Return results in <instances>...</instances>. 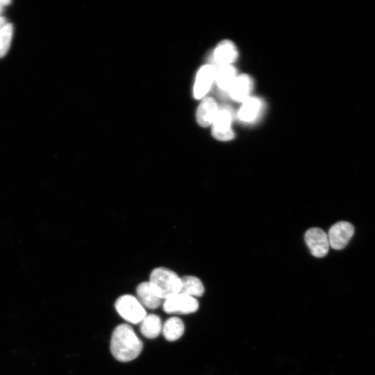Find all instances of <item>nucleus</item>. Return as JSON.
<instances>
[{
    "label": "nucleus",
    "instance_id": "6e6552de",
    "mask_svg": "<svg viewBox=\"0 0 375 375\" xmlns=\"http://www.w3.org/2000/svg\"><path fill=\"white\" fill-rule=\"evenodd\" d=\"M217 73V68L212 65L204 66L200 69L194 91V97L196 99H203L208 93L216 80Z\"/></svg>",
    "mask_w": 375,
    "mask_h": 375
},
{
    "label": "nucleus",
    "instance_id": "1a4fd4ad",
    "mask_svg": "<svg viewBox=\"0 0 375 375\" xmlns=\"http://www.w3.org/2000/svg\"><path fill=\"white\" fill-rule=\"evenodd\" d=\"M217 102L212 98H204L199 107L196 113L198 123L203 127L213 124L219 112Z\"/></svg>",
    "mask_w": 375,
    "mask_h": 375
},
{
    "label": "nucleus",
    "instance_id": "f03ea898",
    "mask_svg": "<svg viewBox=\"0 0 375 375\" xmlns=\"http://www.w3.org/2000/svg\"><path fill=\"white\" fill-rule=\"evenodd\" d=\"M149 282L161 300H166L180 293L181 277L168 268H155L151 273Z\"/></svg>",
    "mask_w": 375,
    "mask_h": 375
},
{
    "label": "nucleus",
    "instance_id": "2eb2a0df",
    "mask_svg": "<svg viewBox=\"0 0 375 375\" xmlns=\"http://www.w3.org/2000/svg\"><path fill=\"white\" fill-rule=\"evenodd\" d=\"M261 109L262 103L259 100L255 98H248L244 102L239 110V118L245 122H253L257 118Z\"/></svg>",
    "mask_w": 375,
    "mask_h": 375
},
{
    "label": "nucleus",
    "instance_id": "0eeeda50",
    "mask_svg": "<svg viewBox=\"0 0 375 375\" xmlns=\"http://www.w3.org/2000/svg\"><path fill=\"white\" fill-rule=\"evenodd\" d=\"M305 242L312 255L317 258H322L329 253L328 236L320 228L309 229L305 234Z\"/></svg>",
    "mask_w": 375,
    "mask_h": 375
},
{
    "label": "nucleus",
    "instance_id": "423d86ee",
    "mask_svg": "<svg viewBox=\"0 0 375 375\" xmlns=\"http://www.w3.org/2000/svg\"><path fill=\"white\" fill-rule=\"evenodd\" d=\"M354 234V226L348 222L340 221L329 230L328 239L329 246L336 250L345 248Z\"/></svg>",
    "mask_w": 375,
    "mask_h": 375
},
{
    "label": "nucleus",
    "instance_id": "39448f33",
    "mask_svg": "<svg viewBox=\"0 0 375 375\" xmlns=\"http://www.w3.org/2000/svg\"><path fill=\"white\" fill-rule=\"evenodd\" d=\"M232 113L228 109L219 110L212 124V135L221 141H230L235 138V134L232 129Z\"/></svg>",
    "mask_w": 375,
    "mask_h": 375
},
{
    "label": "nucleus",
    "instance_id": "dca6fc26",
    "mask_svg": "<svg viewBox=\"0 0 375 375\" xmlns=\"http://www.w3.org/2000/svg\"><path fill=\"white\" fill-rule=\"evenodd\" d=\"M185 331L183 321L177 317L169 318L163 326L162 332L165 338L168 341H175L179 339Z\"/></svg>",
    "mask_w": 375,
    "mask_h": 375
},
{
    "label": "nucleus",
    "instance_id": "9b49d317",
    "mask_svg": "<svg viewBox=\"0 0 375 375\" xmlns=\"http://www.w3.org/2000/svg\"><path fill=\"white\" fill-rule=\"evenodd\" d=\"M253 89L252 78L247 75H241L236 78L228 91L235 101L244 102L250 98Z\"/></svg>",
    "mask_w": 375,
    "mask_h": 375
},
{
    "label": "nucleus",
    "instance_id": "ddd939ff",
    "mask_svg": "<svg viewBox=\"0 0 375 375\" xmlns=\"http://www.w3.org/2000/svg\"><path fill=\"white\" fill-rule=\"evenodd\" d=\"M141 333L147 338H157L162 331L163 324L161 318L155 314L147 315L140 322Z\"/></svg>",
    "mask_w": 375,
    "mask_h": 375
},
{
    "label": "nucleus",
    "instance_id": "f257e3e1",
    "mask_svg": "<svg viewBox=\"0 0 375 375\" xmlns=\"http://www.w3.org/2000/svg\"><path fill=\"white\" fill-rule=\"evenodd\" d=\"M143 349V342L131 326L122 324L115 328L111 336V351L116 359L121 362L133 360Z\"/></svg>",
    "mask_w": 375,
    "mask_h": 375
},
{
    "label": "nucleus",
    "instance_id": "aec40b11",
    "mask_svg": "<svg viewBox=\"0 0 375 375\" xmlns=\"http://www.w3.org/2000/svg\"><path fill=\"white\" fill-rule=\"evenodd\" d=\"M3 6L1 4H0V13H1L2 10H3Z\"/></svg>",
    "mask_w": 375,
    "mask_h": 375
},
{
    "label": "nucleus",
    "instance_id": "6ab92c4d",
    "mask_svg": "<svg viewBox=\"0 0 375 375\" xmlns=\"http://www.w3.org/2000/svg\"><path fill=\"white\" fill-rule=\"evenodd\" d=\"M7 20L2 17H0V30H1L7 25Z\"/></svg>",
    "mask_w": 375,
    "mask_h": 375
},
{
    "label": "nucleus",
    "instance_id": "7ed1b4c3",
    "mask_svg": "<svg viewBox=\"0 0 375 375\" xmlns=\"http://www.w3.org/2000/svg\"><path fill=\"white\" fill-rule=\"evenodd\" d=\"M115 307L123 319L132 324L141 322L147 315L145 308L138 299L131 295L120 297L116 302Z\"/></svg>",
    "mask_w": 375,
    "mask_h": 375
},
{
    "label": "nucleus",
    "instance_id": "f3484780",
    "mask_svg": "<svg viewBox=\"0 0 375 375\" xmlns=\"http://www.w3.org/2000/svg\"><path fill=\"white\" fill-rule=\"evenodd\" d=\"M237 77V70L232 65L217 69L216 80L221 90L229 91Z\"/></svg>",
    "mask_w": 375,
    "mask_h": 375
},
{
    "label": "nucleus",
    "instance_id": "9d476101",
    "mask_svg": "<svg viewBox=\"0 0 375 375\" xmlns=\"http://www.w3.org/2000/svg\"><path fill=\"white\" fill-rule=\"evenodd\" d=\"M238 56L236 46L228 40L221 42L214 52V60L219 68L232 65L237 60Z\"/></svg>",
    "mask_w": 375,
    "mask_h": 375
},
{
    "label": "nucleus",
    "instance_id": "4468645a",
    "mask_svg": "<svg viewBox=\"0 0 375 375\" xmlns=\"http://www.w3.org/2000/svg\"><path fill=\"white\" fill-rule=\"evenodd\" d=\"M193 298L201 297L205 293V287L201 280L194 276H184L181 278L180 293Z\"/></svg>",
    "mask_w": 375,
    "mask_h": 375
},
{
    "label": "nucleus",
    "instance_id": "a211bd4d",
    "mask_svg": "<svg viewBox=\"0 0 375 375\" xmlns=\"http://www.w3.org/2000/svg\"><path fill=\"white\" fill-rule=\"evenodd\" d=\"M14 35V27L8 24L0 30V59L4 57L9 52Z\"/></svg>",
    "mask_w": 375,
    "mask_h": 375
},
{
    "label": "nucleus",
    "instance_id": "f8f14e48",
    "mask_svg": "<svg viewBox=\"0 0 375 375\" xmlns=\"http://www.w3.org/2000/svg\"><path fill=\"white\" fill-rule=\"evenodd\" d=\"M137 299L144 307L156 309L161 304V299L156 295L149 282L140 283L136 288Z\"/></svg>",
    "mask_w": 375,
    "mask_h": 375
},
{
    "label": "nucleus",
    "instance_id": "20e7f679",
    "mask_svg": "<svg viewBox=\"0 0 375 375\" xmlns=\"http://www.w3.org/2000/svg\"><path fill=\"white\" fill-rule=\"evenodd\" d=\"M199 309V302L195 298L182 293L165 300L163 303V310L168 314H191Z\"/></svg>",
    "mask_w": 375,
    "mask_h": 375
}]
</instances>
